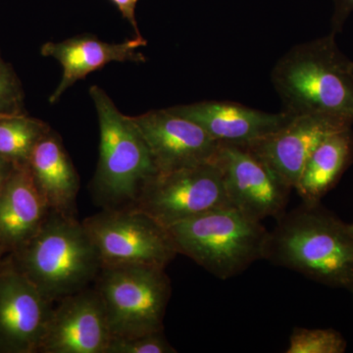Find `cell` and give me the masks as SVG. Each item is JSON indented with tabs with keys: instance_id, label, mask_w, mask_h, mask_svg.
I'll return each mask as SVG.
<instances>
[{
	"instance_id": "obj_1",
	"label": "cell",
	"mask_w": 353,
	"mask_h": 353,
	"mask_svg": "<svg viewBox=\"0 0 353 353\" xmlns=\"http://www.w3.org/2000/svg\"><path fill=\"white\" fill-rule=\"evenodd\" d=\"M278 220L265 259L353 292V236L348 224L323 208L321 202L303 203Z\"/></svg>"
},
{
	"instance_id": "obj_2",
	"label": "cell",
	"mask_w": 353,
	"mask_h": 353,
	"mask_svg": "<svg viewBox=\"0 0 353 353\" xmlns=\"http://www.w3.org/2000/svg\"><path fill=\"white\" fill-rule=\"evenodd\" d=\"M336 34L297 44L272 71L284 111L294 115L331 116L353 126V73Z\"/></svg>"
},
{
	"instance_id": "obj_3",
	"label": "cell",
	"mask_w": 353,
	"mask_h": 353,
	"mask_svg": "<svg viewBox=\"0 0 353 353\" xmlns=\"http://www.w3.org/2000/svg\"><path fill=\"white\" fill-rule=\"evenodd\" d=\"M9 257L51 303L87 289L102 267L83 223L51 211L39 231Z\"/></svg>"
},
{
	"instance_id": "obj_4",
	"label": "cell",
	"mask_w": 353,
	"mask_h": 353,
	"mask_svg": "<svg viewBox=\"0 0 353 353\" xmlns=\"http://www.w3.org/2000/svg\"><path fill=\"white\" fill-rule=\"evenodd\" d=\"M99 116V160L92 181L94 196L106 208H132L148 181L158 173L143 134L105 90L92 85Z\"/></svg>"
},
{
	"instance_id": "obj_5",
	"label": "cell",
	"mask_w": 353,
	"mask_h": 353,
	"mask_svg": "<svg viewBox=\"0 0 353 353\" xmlns=\"http://www.w3.org/2000/svg\"><path fill=\"white\" fill-rule=\"evenodd\" d=\"M176 252L221 280L266 257L270 232L234 206L208 211L168 228Z\"/></svg>"
},
{
	"instance_id": "obj_6",
	"label": "cell",
	"mask_w": 353,
	"mask_h": 353,
	"mask_svg": "<svg viewBox=\"0 0 353 353\" xmlns=\"http://www.w3.org/2000/svg\"><path fill=\"white\" fill-rule=\"evenodd\" d=\"M97 289L112 336H136L163 331L171 296L165 269L150 266H104Z\"/></svg>"
},
{
	"instance_id": "obj_7",
	"label": "cell",
	"mask_w": 353,
	"mask_h": 353,
	"mask_svg": "<svg viewBox=\"0 0 353 353\" xmlns=\"http://www.w3.org/2000/svg\"><path fill=\"white\" fill-rule=\"evenodd\" d=\"M83 225L99 253L102 267L165 269L178 254L168 230L134 208H105L83 220Z\"/></svg>"
},
{
	"instance_id": "obj_8",
	"label": "cell",
	"mask_w": 353,
	"mask_h": 353,
	"mask_svg": "<svg viewBox=\"0 0 353 353\" xmlns=\"http://www.w3.org/2000/svg\"><path fill=\"white\" fill-rule=\"evenodd\" d=\"M233 206L222 173L213 162L157 173L132 208L143 211L166 229L214 209Z\"/></svg>"
},
{
	"instance_id": "obj_9",
	"label": "cell",
	"mask_w": 353,
	"mask_h": 353,
	"mask_svg": "<svg viewBox=\"0 0 353 353\" xmlns=\"http://www.w3.org/2000/svg\"><path fill=\"white\" fill-rule=\"evenodd\" d=\"M214 162L230 201L243 214L260 222L285 214L292 189L254 153L243 145L220 143Z\"/></svg>"
},
{
	"instance_id": "obj_10",
	"label": "cell",
	"mask_w": 353,
	"mask_h": 353,
	"mask_svg": "<svg viewBox=\"0 0 353 353\" xmlns=\"http://www.w3.org/2000/svg\"><path fill=\"white\" fill-rule=\"evenodd\" d=\"M51 305L7 257L0 267V353L39 352Z\"/></svg>"
},
{
	"instance_id": "obj_11",
	"label": "cell",
	"mask_w": 353,
	"mask_h": 353,
	"mask_svg": "<svg viewBox=\"0 0 353 353\" xmlns=\"http://www.w3.org/2000/svg\"><path fill=\"white\" fill-rule=\"evenodd\" d=\"M112 339L99 292L85 289L52 308L39 352L106 353Z\"/></svg>"
},
{
	"instance_id": "obj_12",
	"label": "cell",
	"mask_w": 353,
	"mask_h": 353,
	"mask_svg": "<svg viewBox=\"0 0 353 353\" xmlns=\"http://www.w3.org/2000/svg\"><path fill=\"white\" fill-rule=\"evenodd\" d=\"M152 153L158 173L214 161L220 143L196 123L168 108L134 116Z\"/></svg>"
},
{
	"instance_id": "obj_13",
	"label": "cell",
	"mask_w": 353,
	"mask_h": 353,
	"mask_svg": "<svg viewBox=\"0 0 353 353\" xmlns=\"http://www.w3.org/2000/svg\"><path fill=\"white\" fill-rule=\"evenodd\" d=\"M347 127L353 126L331 116L301 114L278 131L243 146L268 165L290 189H294L317 146L330 134Z\"/></svg>"
},
{
	"instance_id": "obj_14",
	"label": "cell",
	"mask_w": 353,
	"mask_h": 353,
	"mask_svg": "<svg viewBox=\"0 0 353 353\" xmlns=\"http://www.w3.org/2000/svg\"><path fill=\"white\" fill-rule=\"evenodd\" d=\"M201 126L219 143L245 145L287 125L294 114L268 113L231 101H201L168 108Z\"/></svg>"
},
{
	"instance_id": "obj_15",
	"label": "cell",
	"mask_w": 353,
	"mask_h": 353,
	"mask_svg": "<svg viewBox=\"0 0 353 353\" xmlns=\"http://www.w3.org/2000/svg\"><path fill=\"white\" fill-rule=\"evenodd\" d=\"M148 44L145 39H128L121 43L101 41L94 34H80L59 43L48 41L41 46V55L57 59L63 69V75L57 90L50 95L54 104L74 83L88 74L103 68L110 62H145V57L139 48Z\"/></svg>"
},
{
	"instance_id": "obj_16",
	"label": "cell",
	"mask_w": 353,
	"mask_h": 353,
	"mask_svg": "<svg viewBox=\"0 0 353 353\" xmlns=\"http://www.w3.org/2000/svg\"><path fill=\"white\" fill-rule=\"evenodd\" d=\"M28 163H14L0 194V245L9 255L39 231L50 214Z\"/></svg>"
},
{
	"instance_id": "obj_17",
	"label": "cell",
	"mask_w": 353,
	"mask_h": 353,
	"mask_svg": "<svg viewBox=\"0 0 353 353\" xmlns=\"http://www.w3.org/2000/svg\"><path fill=\"white\" fill-rule=\"evenodd\" d=\"M28 164L51 212L74 216L80 179L61 137L51 130L34 148Z\"/></svg>"
},
{
	"instance_id": "obj_18",
	"label": "cell",
	"mask_w": 353,
	"mask_h": 353,
	"mask_svg": "<svg viewBox=\"0 0 353 353\" xmlns=\"http://www.w3.org/2000/svg\"><path fill=\"white\" fill-rule=\"evenodd\" d=\"M353 127L330 134L309 157L296 189L303 203H320L353 160Z\"/></svg>"
},
{
	"instance_id": "obj_19",
	"label": "cell",
	"mask_w": 353,
	"mask_h": 353,
	"mask_svg": "<svg viewBox=\"0 0 353 353\" xmlns=\"http://www.w3.org/2000/svg\"><path fill=\"white\" fill-rule=\"evenodd\" d=\"M48 123L27 114L0 119V157L12 163H28L34 148L51 131Z\"/></svg>"
},
{
	"instance_id": "obj_20",
	"label": "cell",
	"mask_w": 353,
	"mask_h": 353,
	"mask_svg": "<svg viewBox=\"0 0 353 353\" xmlns=\"http://www.w3.org/2000/svg\"><path fill=\"white\" fill-rule=\"evenodd\" d=\"M347 347V341L336 330L294 328L285 352L343 353Z\"/></svg>"
},
{
	"instance_id": "obj_21",
	"label": "cell",
	"mask_w": 353,
	"mask_h": 353,
	"mask_svg": "<svg viewBox=\"0 0 353 353\" xmlns=\"http://www.w3.org/2000/svg\"><path fill=\"white\" fill-rule=\"evenodd\" d=\"M163 331L136 336H112L106 353H175Z\"/></svg>"
},
{
	"instance_id": "obj_22",
	"label": "cell",
	"mask_w": 353,
	"mask_h": 353,
	"mask_svg": "<svg viewBox=\"0 0 353 353\" xmlns=\"http://www.w3.org/2000/svg\"><path fill=\"white\" fill-rule=\"evenodd\" d=\"M24 111V92L10 65L0 57V115H20Z\"/></svg>"
},
{
	"instance_id": "obj_23",
	"label": "cell",
	"mask_w": 353,
	"mask_h": 353,
	"mask_svg": "<svg viewBox=\"0 0 353 353\" xmlns=\"http://www.w3.org/2000/svg\"><path fill=\"white\" fill-rule=\"evenodd\" d=\"M353 12V0H334V13L332 16V32L336 34L343 31L350 14Z\"/></svg>"
},
{
	"instance_id": "obj_24",
	"label": "cell",
	"mask_w": 353,
	"mask_h": 353,
	"mask_svg": "<svg viewBox=\"0 0 353 353\" xmlns=\"http://www.w3.org/2000/svg\"><path fill=\"white\" fill-rule=\"evenodd\" d=\"M111 2L119 9L123 18H125L128 22L131 24L134 29L136 38H141V32H139L138 22L136 19V7L139 0H110Z\"/></svg>"
},
{
	"instance_id": "obj_25",
	"label": "cell",
	"mask_w": 353,
	"mask_h": 353,
	"mask_svg": "<svg viewBox=\"0 0 353 353\" xmlns=\"http://www.w3.org/2000/svg\"><path fill=\"white\" fill-rule=\"evenodd\" d=\"M14 163L0 157V194L6 187L7 180L12 171Z\"/></svg>"
},
{
	"instance_id": "obj_26",
	"label": "cell",
	"mask_w": 353,
	"mask_h": 353,
	"mask_svg": "<svg viewBox=\"0 0 353 353\" xmlns=\"http://www.w3.org/2000/svg\"><path fill=\"white\" fill-rule=\"evenodd\" d=\"M9 256V253L4 250L3 246L0 245V267L4 263L7 257Z\"/></svg>"
},
{
	"instance_id": "obj_27",
	"label": "cell",
	"mask_w": 353,
	"mask_h": 353,
	"mask_svg": "<svg viewBox=\"0 0 353 353\" xmlns=\"http://www.w3.org/2000/svg\"><path fill=\"white\" fill-rule=\"evenodd\" d=\"M348 227H350V232H352L353 236V223L352 224H348Z\"/></svg>"
},
{
	"instance_id": "obj_28",
	"label": "cell",
	"mask_w": 353,
	"mask_h": 353,
	"mask_svg": "<svg viewBox=\"0 0 353 353\" xmlns=\"http://www.w3.org/2000/svg\"><path fill=\"white\" fill-rule=\"evenodd\" d=\"M8 116H11V115H0V119H1V118L8 117Z\"/></svg>"
},
{
	"instance_id": "obj_29",
	"label": "cell",
	"mask_w": 353,
	"mask_h": 353,
	"mask_svg": "<svg viewBox=\"0 0 353 353\" xmlns=\"http://www.w3.org/2000/svg\"><path fill=\"white\" fill-rule=\"evenodd\" d=\"M352 73H353V63H352Z\"/></svg>"
},
{
	"instance_id": "obj_30",
	"label": "cell",
	"mask_w": 353,
	"mask_h": 353,
	"mask_svg": "<svg viewBox=\"0 0 353 353\" xmlns=\"http://www.w3.org/2000/svg\"><path fill=\"white\" fill-rule=\"evenodd\" d=\"M352 294H353V292H352Z\"/></svg>"
}]
</instances>
